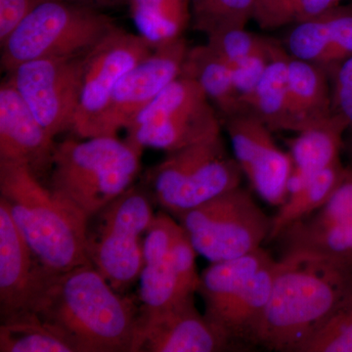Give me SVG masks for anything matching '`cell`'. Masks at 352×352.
I'll return each instance as SVG.
<instances>
[{"label": "cell", "mask_w": 352, "mask_h": 352, "mask_svg": "<svg viewBox=\"0 0 352 352\" xmlns=\"http://www.w3.org/2000/svg\"><path fill=\"white\" fill-rule=\"evenodd\" d=\"M31 311L73 352H133L141 307L118 293L91 263L44 273Z\"/></svg>", "instance_id": "1"}, {"label": "cell", "mask_w": 352, "mask_h": 352, "mask_svg": "<svg viewBox=\"0 0 352 352\" xmlns=\"http://www.w3.org/2000/svg\"><path fill=\"white\" fill-rule=\"evenodd\" d=\"M352 298V270L307 259H279L254 346L298 352Z\"/></svg>", "instance_id": "2"}, {"label": "cell", "mask_w": 352, "mask_h": 352, "mask_svg": "<svg viewBox=\"0 0 352 352\" xmlns=\"http://www.w3.org/2000/svg\"><path fill=\"white\" fill-rule=\"evenodd\" d=\"M0 201L44 270L60 274L90 263L87 217L27 166L0 161Z\"/></svg>", "instance_id": "3"}, {"label": "cell", "mask_w": 352, "mask_h": 352, "mask_svg": "<svg viewBox=\"0 0 352 352\" xmlns=\"http://www.w3.org/2000/svg\"><path fill=\"white\" fill-rule=\"evenodd\" d=\"M141 154L117 136L66 139L56 144L45 184L89 219L134 184Z\"/></svg>", "instance_id": "4"}, {"label": "cell", "mask_w": 352, "mask_h": 352, "mask_svg": "<svg viewBox=\"0 0 352 352\" xmlns=\"http://www.w3.org/2000/svg\"><path fill=\"white\" fill-rule=\"evenodd\" d=\"M117 27L90 4L43 0L0 43L2 71L10 73L32 60L88 52Z\"/></svg>", "instance_id": "5"}, {"label": "cell", "mask_w": 352, "mask_h": 352, "mask_svg": "<svg viewBox=\"0 0 352 352\" xmlns=\"http://www.w3.org/2000/svg\"><path fill=\"white\" fill-rule=\"evenodd\" d=\"M242 175L220 134L168 153L148 173L146 190L166 214L176 217L240 186Z\"/></svg>", "instance_id": "6"}, {"label": "cell", "mask_w": 352, "mask_h": 352, "mask_svg": "<svg viewBox=\"0 0 352 352\" xmlns=\"http://www.w3.org/2000/svg\"><path fill=\"white\" fill-rule=\"evenodd\" d=\"M145 187L133 184L87 220L88 259L118 293L140 276L146 233L156 214Z\"/></svg>", "instance_id": "7"}, {"label": "cell", "mask_w": 352, "mask_h": 352, "mask_svg": "<svg viewBox=\"0 0 352 352\" xmlns=\"http://www.w3.org/2000/svg\"><path fill=\"white\" fill-rule=\"evenodd\" d=\"M221 126L203 88L182 74L132 120L126 140L142 151L171 153L220 135Z\"/></svg>", "instance_id": "8"}, {"label": "cell", "mask_w": 352, "mask_h": 352, "mask_svg": "<svg viewBox=\"0 0 352 352\" xmlns=\"http://www.w3.org/2000/svg\"><path fill=\"white\" fill-rule=\"evenodd\" d=\"M175 219L197 254L210 263L240 258L261 249L272 228V217L241 186Z\"/></svg>", "instance_id": "9"}, {"label": "cell", "mask_w": 352, "mask_h": 352, "mask_svg": "<svg viewBox=\"0 0 352 352\" xmlns=\"http://www.w3.org/2000/svg\"><path fill=\"white\" fill-rule=\"evenodd\" d=\"M88 52L32 60L7 74L28 107L52 138L73 131Z\"/></svg>", "instance_id": "10"}, {"label": "cell", "mask_w": 352, "mask_h": 352, "mask_svg": "<svg viewBox=\"0 0 352 352\" xmlns=\"http://www.w3.org/2000/svg\"><path fill=\"white\" fill-rule=\"evenodd\" d=\"M154 48L138 34L116 28L88 52L73 131L80 138L100 136L102 118L118 82Z\"/></svg>", "instance_id": "11"}, {"label": "cell", "mask_w": 352, "mask_h": 352, "mask_svg": "<svg viewBox=\"0 0 352 352\" xmlns=\"http://www.w3.org/2000/svg\"><path fill=\"white\" fill-rule=\"evenodd\" d=\"M221 122L234 157L252 189L270 205H283L293 168L289 152L278 147L273 131L252 113H236Z\"/></svg>", "instance_id": "12"}, {"label": "cell", "mask_w": 352, "mask_h": 352, "mask_svg": "<svg viewBox=\"0 0 352 352\" xmlns=\"http://www.w3.org/2000/svg\"><path fill=\"white\" fill-rule=\"evenodd\" d=\"M189 46L184 38L154 48L120 78L101 120L100 136H117L182 73Z\"/></svg>", "instance_id": "13"}, {"label": "cell", "mask_w": 352, "mask_h": 352, "mask_svg": "<svg viewBox=\"0 0 352 352\" xmlns=\"http://www.w3.org/2000/svg\"><path fill=\"white\" fill-rule=\"evenodd\" d=\"M190 295L153 314L141 312L133 352H219L226 340L197 309Z\"/></svg>", "instance_id": "14"}, {"label": "cell", "mask_w": 352, "mask_h": 352, "mask_svg": "<svg viewBox=\"0 0 352 352\" xmlns=\"http://www.w3.org/2000/svg\"><path fill=\"white\" fill-rule=\"evenodd\" d=\"M56 144L7 76L0 87V161L25 164L41 180Z\"/></svg>", "instance_id": "15"}, {"label": "cell", "mask_w": 352, "mask_h": 352, "mask_svg": "<svg viewBox=\"0 0 352 352\" xmlns=\"http://www.w3.org/2000/svg\"><path fill=\"white\" fill-rule=\"evenodd\" d=\"M281 43L292 57L317 65L330 76L352 56V3L291 25Z\"/></svg>", "instance_id": "16"}, {"label": "cell", "mask_w": 352, "mask_h": 352, "mask_svg": "<svg viewBox=\"0 0 352 352\" xmlns=\"http://www.w3.org/2000/svg\"><path fill=\"white\" fill-rule=\"evenodd\" d=\"M45 270L34 256L6 204L0 201V311L1 320L31 311Z\"/></svg>", "instance_id": "17"}, {"label": "cell", "mask_w": 352, "mask_h": 352, "mask_svg": "<svg viewBox=\"0 0 352 352\" xmlns=\"http://www.w3.org/2000/svg\"><path fill=\"white\" fill-rule=\"evenodd\" d=\"M179 224L168 214H156L146 233L143 248L139 298L141 312L153 314L170 307L182 298L195 294H187L176 273L171 245Z\"/></svg>", "instance_id": "18"}, {"label": "cell", "mask_w": 352, "mask_h": 352, "mask_svg": "<svg viewBox=\"0 0 352 352\" xmlns=\"http://www.w3.org/2000/svg\"><path fill=\"white\" fill-rule=\"evenodd\" d=\"M278 261L271 258L234 298L214 329L230 349L254 346L256 332L270 302Z\"/></svg>", "instance_id": "19"}, {"label": "cell", "mask_w": 352, "mask_h": 352, "mask_svg": "<svg viewBox=\"0 0 352 352\" xmlns=\"http://www.w3.org/2000/svg\"><path fill=\"white\" fill-rule=\"evenodd\" d=\"M280 259H307L352 270V217L324 226L292 224L276 238Z\"/></svg>", "instance_id": "20"}, {"label": "cell", "mask_w": 352, "mask_h": 352, "mask_svg": "<svg viewBox=\"0 0 352 352\" xmlns=\"http://www.w3.org/2000/svg\"><path fill=\"white\" fill-rule=\"evenodd\" d=\"M289 85L294 132L318 126L333 117L332 87L325 69L291 56Z\"/></svg>", "instance_id": "21"}, {"label": "cell", "mask_w": 352, "mask_h": 352, "mask_svg": "<svg viewBox=\"0 0 352 352\" xmlns=\"http://www.w3.org/2000/svg\"><path fill=\"white\" fill-rule=\"evenodd\" d=\"M271 258L261 248L240 258L212 263L204 270L198 293L205 303L204 315L212 327L234 298Z\"/></svg>", "instance_id": "22"}, {"label": "cell", "mask_w": 352, "mask_h": 352, "mask_svg": "<svg viewBox=\"0 0 352 352\" xmlns=\"http://www.w3.org/2000/svg\"><path fill=\"white\" fill-rule=\"evenodd\" d=\"M182 74L203 88L221 120L247 112L232 68L208 43L189 47Z\"/></svg>", "instance_id": "23"}, {"label": "cell", "mask_w": 352, "mask_h": 352, "mask_svg": "<svg viewBox=\"0 0 352 352\" xmlns=\"http://www.w3.org/2000/svg\"><path fill=\"white\" fill-rule=\"evenodd\" d=\"M289 58L291 55L281 43L244 100L247 112L258 118L272 131H293L289 112Z\"/></svg>", "instance_id": "24"}, {"label": "cell", "mask_w": 352, "mask_h": 352, "mask_svg": "<svg viewBox=\"0 0 352 352\" xmlns=\"http://www.w3.org/2000/svg\"><path fill=\"white\" fill-rule=\"evenodd\" d=\"M347 129L346 122L333 115L323 124L296 132L298 135L288 140L294 170L311 177L340 161Z\"/></svg>", "instance_id": "25"}, {"label": "cell", "mask_w": 352, "mask_h": 352, "mask_svg": "<svg viewBox=\"0 0 352 352\" xmlns=\"http://www.w3.org/2000/svg\"><path fill=\"white\" fill-rule=\"evenodd\" d=\"M138 34L153 48L184 38L191 25V0H126Z\"/></svg>", "instance_id": "26"}, {"label": "cell", "mask_w": 352, "mask_h": 352, "mask_svg": "<svg viewBox=\"0 0 352 352\" xmlns=\"http://www.w3.org/2000/svg\"><path fill=\"white\" fill-rule=\"evenodd\" d=\"M208 45L230 65L235 74H261L281 41L245 29L228 30L208 36Z\"/></svg>", "instance_id": "27"}, {"label": "cell", "mask_w": 352, "mask_h": 352, "mask_svg": "<svg viewBox=\"0 0 352 352\" xmlns=\"http://www.w3.org/2000/svg\"><path fill=\"white\" fill-rule=\"evenodd\" d=\"M344 170L346 166L340 160L325 170L315 173L298 193L288 197L272 217V228L268 240H276L287 227L320 208L332 195Z\"/></svg>", "instance_id": "28"}, {"label": "cell", "mask_w": 352, "mask_h": 352, "mask_svg": "<svg viewBox=\"0 0 352 352\" xmlns=\"http://www.w3.org/2000/svg\"><path fill=\"white\" fill-rule=\"evenodd\" d=\"M0 351L73 352V349L34 311H25L2 319Z\"/></svg>", "instance_id": "29"}, {"label": "cell", "mask_w": 352, "mask_h": 352, "mask_svg": "<svg viewBox=\"0 0 352 352\" xmlns=\"http://www.w3.org/2000/svg\"><path fill=\"white\" fill-rule=\"evenodd\" d=\"M256 0H191V25L210 36L228 30L245 29Z\"/></svg>", "instance_id": "30"}, {"label": "cell", "mask_w": 352, "mask_h": 352, "mask_svg": "<svg viewBox=\"0 0 352 352\" xmlns=\"http://www.w3.org/2000/svg\"><path fill=\"white\" fill-rule=\"evenodd\" d=\"M342 0H256L252 20L263 31L287 29L314 19Z\"/></svg>", "instance_id": "31"}, {"label": "cell", "mask_w": 352, "mask_h": 352, "mask_svg": "<svg viewBox=\"0 0 352 352\" xmlns=\"http://www.w3.org/2000/svg\"><path fill=\"white\" fill-rule=\"evenodd\" d=\"M298 352H352V298Z\"/></svg>", "instance_id": "32"}, {"label": "cell", "mask_w": 352, "mask_h": 352, "mask_svg": "<svg viewBox=\"0 0 352 352\" xmlns=\"http://www.w3.org/2000/svg\"><path fill=\"white\" fill-rule=\"evenodd\" d=\"M197 254L196 250L179 226L173 238L171 256L180 284L187 294L198 293L200 286L201 275L197 273L196 268Z\"/></svg>", "instance_id": "33"}, {"label": "cell", "mask_w": 352, "mask_h": 352, "mask_svg": "<svg viewBox=\"0 0 352 352\" xmlns=\"http://www.w3.org/2000/svg\"><path fill=\"white\" fill-rule=\"evenodd\" d=\"M333 113L352 129V56L330 75Z\"/></svg>", "instance_id": "34"}, {"label": "cell", "mask_w": 352, "mask_h": 352, "mask_svg": "<svg viewBox=\"0 0 352 352\" xmlns=\"http://www.w3.org/2000/svg\"><path fill=\"white\" fill-rule=\"evenodd\" d=\"M43 0H0V43Z\"/></svg>", "instance_id": "35"}, {"label": "cell", "mask_w": 352, "mask_h": 352, "mask_svg": "<svg viewBox=\"0 0 352 352\" xmlns=\"http://www.w3.org/2000/svg\"><path fill=\"white\" fill-rule=\"evenodd\" d=\"M347 132L351 133V138H349V142H344V146H347V149H349V152L351 153V164L349 166H352V129H347Z\"/></svg>", "instance_id": "36"}, {"label": "cell", "mask_w": 352, "mask_h": 352, "mask_svg": "<svg viewBox=\"0 0 352 352\" xmlns=\"http://www.w3.org/2000/svg\"><path fill=\"white\" fill-rule=\"evenodd\" d=\"M72 1L82 2V3L90 4L89 1H94V0H72ZM98 1H102V0H98ZM90 6H91V4H90Z\"/></svg>", "instance_id": "37"}]
</instances>
